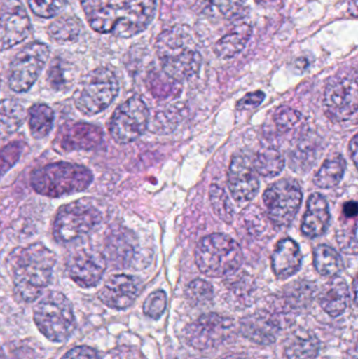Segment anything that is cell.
Wrapping results in <instances>:
<instances>
[{"label":"cell","instance_id":"5bb4252c","mask_svg":"<svg viewBox=\"0 0 358 359\" xmlns=\"http://www.w3.org/2000/svg\"><path fill=\"white\" fill-rule=\"evenodd\" d=\"M106 267V257L100 251L92 249L75 251L67 263L69 278L83 288L97 286Z\"/></svg>","mask_w":358,"mask_h":359},{"label":"cell","instance_id":"8d00e7d4","mask_svg":"<svg viewBox=\"0 0 358 359\" xmlns=\"http://www.w3.org/2000/svg\"><path fill=\"white\" fill-rule=\"evenodd\" d=\"M302 115L291 107H281L275 113V123L280 132H289L300 123Z\"/></svg>","mask_w":358,"mask_h":359},{"label":"cell","instance_id":"7bdbcfd3","mask_svg":"<svg viewBox=\"0 0 358 359\" xmlns=\"http://www.w3.org/2000/svg\"><path fill=\"white\" fill-rule=\"evenodd\" d=\"M357 203L352 201V202H348L345 204L344 206V213L346 217H357Z\"/></svg>","mask_w":358,"mask_h":359},{"label":"cell","instance_id":"52a82bcc","mask_svg":"<svg viewBox=\"0 0 358 359\" xmlns=\"http://www.w3.org/2000/svg\"><path fill=\"white\" fill-rule=\"evenodd\" d=\"M119 93L117 76L107 67L88 73L74 95L76 107L85 116H94L106 109Z\"/></svg>","mask_w":358,"mask_h":359},{"label":"cell","instance_id":"1f68e13d","mask_svg":"<svg viewBox=\"0 0 358 359\" xmlns=\"http://www.w3.org/2000/svg\"><path fill=\"white\" fill-rule=\"evenodd\" d=\"M244 217H245V223L248 229L256 236H267V234H268L267 232L270 231L271 226H275L271 223L267 213L265 215L262 209L259 208V207H248V208H246V210L244 211Z\"/></svg>","mask_w":358,"mask_h":359},{"label":"cell","instance_id":"bcb514c9","mask_svg":"<svg viewBox=\"0 0 358 359\" xmlns=\"http://www.w3.org/2000/svg\"><path fill=\"white\" fill-rule=\"evenodd\" d=\"M0 359H6V356L2 353V351H0Z\"/></svg>","mask_w":358,"mask_h":359},{"label":"cell","instance_id":"44dd1931","mask_svg":"<svg viewBox=\"0 0 358 359\" xmlns=\"http://www.w3.org/2000/svg\"><path fill=\"white\" fill-rule=\"evenodd\" d=\"M271 265L280 280L294 276L302 265V253L298 243L291 238L279 241L271 257Z\"/></svg>","mask_w":358,"mask_h":359},{"label":"cell","instance_id":"4dcf8cb0","mask_svg":"<svg viewBox=\"0 0 358 359\" xmlns=\"http://www.w3.org/2000/svg\"><path fill=\"white\" fill-rule=\"evenodd\" d=\"M209 200L219 219L230 224L233 221V207L227 192L221 186L212 184L209 189Z\"/></svg>","mask_w":358,"mask_h":359},{"label":"cell","instance_id":"ac0fdd59","mask_svg":"<svg viewBox=\"0 0 358 359\" xmlns=\"http://www.w3.org/2000/svg\"><path fill=\"white\" fill-rule=\"evenodd\" d=\"M281 329L280 316L266 310H260L246 316L240 322L242 335L258 345L267 346L275 343Z\"/></svg>","mask_w":358,"mask_h":359},{"label":"cell","instance_id":"2e32d148","mask_svg":"<svg viewBox=\"0 0 358 359\" xmlns=\"http://www.w3.org/2000/svg\"><path fill=\"white\" fill-rule=\"evenodd\" d=\"M103 133L94 124L77 122L63 126L57 133L55 147L65 153L90 151L100 144Z\"/></svg>","mask_w":358,"mask_h":359},{"label":"cell","instance_id":"e0dca14e","mask_svg":"<svg viewBox=\"0 0 358 359\" xmlns=\"http://www.w3.org/2000/svg\"><path fill=\"white\" fill-rule=\"evenodd\" d=\"M142 291V283L139 278L128 274H117L109 278L99 291L98 297L107 307L116 310L130 308Z\"/></svg>","mask_w":358,"mask_h":359},{"label":"cell","instance_id":"7402d4cb","mask_svg":"<svg viewBox=\"0 0 358 359\" xmlns=\"http://www.w3.org/2000/svg\"><path fill=\"white\" fill-rule=\"evenodd\" d=\"M319 339L312 331L298 329L286 339L284 352L287 359H315L319 355Z\"/></svg>","mask_w":358,"mask_h":359},{"label":"cell","instance_id":"3957f363","mask_svg":"<svg viewBox=\"0 0 358 359\" xmlns=\"http://www.w3.org/2000/svg\"><path fill=\"white\" fill-rule=\"evenodd\" d=\"M156 48L162 69L172 79L184 81L199 73L202 56L197 42L184 27L162 32L158 36Z\"/></svg>","mask_w":358,"mask_h":359},{"label":"cell","instance_id":"4fadbf2b","mask_svg":"<svg viewBox=\"0 0 358 359\" xmlns=\"http://www.w3.org/2000/svg\"><path fill=\"white\" fill-rule=\"evenodd\" d=\"M50 50L46 44H27L13 59L8 73V86L16 93H25L35 83L48 61Z\"/></svg>","mask_w":358,"mask_h":359},{"label":"cell","instance_id":"cb8c5ba5","mask_svg":"<svg viewBox=\"0 0 358 359\" xmlns=\"http://www.w3.org/2000/svg\"><path fill=\"white\" fill-rule=\"evenodd\" d=\"M252 33V25L249 23H239L216 42L214 53L222 59L237 56L245 48Z\"/></svg>","mask_w":358,"mask_h":359},{"label":"cell","instance_id":"ab89813d","mask_svg":"<svg viewBox=\"0 0 358 359\" xmlns=\"http://www.w3.org/2000/svg\"><path fill=\"white\" fill-rule=\"evenodd\" d=\"M62 359H101L98 352L90 347L80 346L69 350Z\"/></svg>","mask_w":358,"mask_h":359},{"label":"cell","instance_id":"74e56055","mask_svg":"<svg viewBox=\"0 0 358 359\" xmlns=\"http://www.w3.org/2000/svg\"><path fill=\"white\" fill-rule=\"evenodd\" d=\"M180 111L176 109H168L166 111H160L159 115L156 116V132H161V134H168L176 128L180 123Z\"/></svg>","mask_w":358,"mask_h":359},{"label":"cell","instance_id":"5b68a950","mask_svg":"<svg viewBox=\"0 0 358 359\" xmlns=\"http://www.w3.org/2000/svg\"><path fill=\"white\" fill-rule=\"evenodd\" d=\"M195 261L204 276L223 278L231 276L241 267L243 252L230 236L212 233L200 241L195 251Z\"/></svg>","mask_w":358,"mask_h":359},{"label":"cell","instance_id":"7a4b0ae2","mask_svg":"<svg viewBox=\"0 0 358 359\" xmlns=\"http://www.w3.org/2000/svg\"><path fill=\"white\" fill-rule=\"evenodd\" d=\"M56 255L42 244L16 249L11 255L10 268L15 292L25 302L40 297L50 284Z\"/></svg>","mask_w":358,"mask_h":359},{"label":"cell","instance_id":"b9f144b4","mask_svg":"<svg viewBox=\"0 0 358 359\" xmlns=\"http://www.w3.org/2000/svg\"><path fill=\"white\" fill-rule=\"evenodd\" d=\"M48 81L50 86L54 88H60L64 82V77H63V71L61 69L60 65H50V71L48 75Z\"/></svg>","mask_w":358,"mask_h":359},{"label":"cell","instance_id":"30bf717a","mask_svg":"<svg viewBox=\"0 0 358 359\" xmlns=\"http://www.w3.org/2000/svg\"><path fill=\"white\" fill-rule=\"evenodd\" d=\"M357 71L340 74L330 80L324 94L326 114L333 121H347L357 111Z\"/></svg>","mask_w":358,"mask_h":359},{"label":"cell","instance_id":"d6a6232c","mask_svg":"<svg viewBox=\"0 0 358 359\" xmlns=\"http://www.w3.org/2000/svg\"><path fill=\"white\" fill-rule=\"evenodd\" d=\"M186 297L195 306L205 305L214 297V288L206 280L197 278L189 283L186 288Z\"/></svg>","mask_w":358,"mask_h":359},{"label":"cell","instance_id":"f546056e","mask_svg":"<svg viewBox=\"0 0 358 359\" xmlns=\"http://www.w3.org/2000/svg\"><path fill=\"white\" fill-rule=\"evenodd\" d=\"M25 119V109L16 101L8 99L0 101V133L15 132Z\"/></svg>","mask_w":358,"mask_h":359},{"label":"cell","instance_id":"60d3db41","mask_svg":"<svg viewBox=\"0 0 358 359\" xmlns=\"http://www.w3.org/2000/svg\"><path fill=\"white\" fill-rule=\"evenodd\" d=\"M265 99V94L261 90L258 92L249 93L246 95L244 98L237 102V109H254L258 107L259 105L262 104L263 101Z\"/></svg>","mask_w":358,"mask_h":359},{"label":"cell","instance_id":"6da1fadb","mask_svg":"<svg viewBox=\"0 0 358 359\" xmlns=\"http://www.w3.org/2000/svg\"><path fill=\"white\" fill-rule=\"evenodd\" d=\"M88 25L103 34L130 38L144 31L156 13V0H80Z\"/></svg>","mask_w":358,"mask_h":359},{"label":"cell","instance_id":"ee69618b","mask_svg":"<svg viewBox=\"0 0 358 359\" xmlns=\"http://www.w3.org/2000/svg\"><path fill=\"white\" fill-rule=\"evenodd\" d=\"M357 135H355L351 140L350 145H349V151H350L351 158H352L354 165L357 164Z\"/></svg>","mask_w":358,"mask_h":359},{"label":"cell","instance_id":"f35d334b","mask_svg":"<svg viewBox=\"0 0 358 359\" xmlns=\"http://www.w3.org/2000/svg\"><path fill=\"white\" fill-rule=\"evenodd\" d=\"M210 8L216 10L224 18H240L242 15V6L237 0H208Z\"/></svg>","mask_w":358,"mask_h":359},{"label":"cell","instance_id":"9c48e42d","mask_svg":"<svg viewBox=\"0 0 358 359\" xmlns=\"http://www.w3.org/2000/svg\"><path fill=\"white\" fill-rule=\"evenodd\" d=\"M302 200L301 186L298 182L290 179L271 184L263 194L267 215L271 223L277 228L291 225L300 210Z\"/></svg>","mask_w":358,"mask_h":359},{"label":"cell","instance_id":"f1b7e54d","mask_svg":"<svg viewBox=\"0 0 358 359\" xmlns=\"http://www.w3.org/2000/svg\"><path fill=\"white\" fill-rule=\"evenodd\" d=\"M81 22L71 16H62L53 21L48 27V35L58 42H74L81 33Z\"/></svg>","mask_w":358,"mask_h":359},{"label":"cell","instance_id":"8992f818","mask_svg":"<svg viewBox=\"0 0 358 359\" xmlns=\"http://www.w3.org/2000/svg\"><path fill=\"white\" fill-rule=\"evenodd\" d=\"M34 322L40 332L50 341H67L76 327L71 302L57 291L46 293L34 308Z\"/></svg>","mask_w":358,"mask_h":359},{"label":"cell","instance_id":"d4e9b609","mask_svg":"<svg viewBox=\"0 0 358 359\" xmlns=\"http://www.w3.org/2000/svg\"><path fill=\"white\" fill-rule=\"evenodd\" d=\"M313 264L317 271L326 278H336L344 268L340 253L328 245H319L315 249Z\"/></svg>","mask_w":358,"mask_h":359},{"label":"cell","instance_id":"8fae6325","mask_svg":"<svg viewBox=\"0 0 358 359\" xmlns=\"http://www.w3.org/2000/svg\"><path fill=\"white\" fill-rule=\"evenodd\" d=\"M149 111L139 97H132L122 103L109 122V134L119 144H128L142 136L149 126Z\"/></svg>","mask_w":358,"mask_h":359},{"label":"cell","instance_id":"4316f807","mask_svg":"<svg viewBox=\"0 0 358 359\" xmlns=\"http://www.w3.org/2000/svg\"><path fill=\"white\" fill-rule=\"evenodd\" d=\"M285 165V160L277 149L266 147L261 149L254 158V166L256 174L265 178L279 176Z\"/></svg>","mask_w":358,"mask_h":359},{"label":"cell","instance_id":"d590c367","mask_svg":"<svg viewBox=\"0 0 358 359\" xmlns=\"http://www.w3.org/2000/svg\"><path fill=\"white\" fill-rule=\"evenodd\" d=\"M167 305V297L163 290L151 293L143 304V312L149 318L158 320L163 316Z\"/></svg>","mask_w":358,"mask_h":359},{"label":"cell","instance_id":"603a6c76","mask_svg":"<svg viewBox=\"0 0 358 359\" xmlns=\"http://www.w3.org/2000/svg\"><path fill=\"white\" fill-rule=\"evenodd\" d=\"M350 291L344 280L334 278L326 285L319 295V305L324 311L331 316L338 318L346 311L348 307Z\"/></svg>","mask_w":358,"mask_h":359},{"label":"cell","instance_id":"ba28073f","mask_svg":"<svg viewBox=\"0 0 358 359\" xmlns=\"http://www.w3.org/2000/svg\"><path fill=\"white\" fill-rule=\"evenodd\" d=\"M100 222L101 212L92 203L71 202L59 209L55 217L53 234L57 242H74L92 231Z\"/></svg>","mask_w":358,"mask_h":359},{"label":"cell","instance_id":"e575fe53","mask_svg":"<svg viewBox=\"0 0 358 359\" xmlns=\"http://www.w3.org/2000/svg\"><path fill=\"white\" fill-rule=\"evenodd\" d=\"M67 4V0H29L32 12L43 18L57 16Z\"/></svg>","mask_w":358,"mask_h":359},{"label":"cell","instance_id":"ffe728a7","mask_svg":"<svg viewBox=\"0 0 358 359\" xmlns=\"http://www.w3.org/2000/svg\"><path fill=\"white\" fill-rule=\"evenodd\" d=\"M329 205L325 196L321 194H312L307 203L306 212L303 217L301 230L309 238H319L327 231L329 227Z\"/></svg>","mask_w":358,"mask_h":359},{"label":"cell","instance_id":"9a60e30c","mask_svg":"<svg viewBox=\"0 0 358 359\" xmlns=\"http://www.w3.org/2000/svg\"><path fill=\"white\" fill-rule=\"evenodd\" d=\"M31 21L19 0H10L0 13V50H8L29 37Z\"/></svg>","mask_w":358,"mask_h":359},{"label":"cell","instance_id":"7c38bea8","mask_svg":"<svg viewBox=\"0 0 358 359\" xmlns=\"http://www.w3.org/2000/svg\"><path fill=\"white\" fill-rule=\"evenodd\" d=\"M233 334V320L218 313L203 314L185 329L187 344L201 351L220 347Z\"/></svg>","mask_w":358,"mask_h":359},{"label":"cell","instance_id":"484cf974","mask_svg":"<svg viewBox=\"0 0 358 359\" xmlns=\"http://www.w3.org/2000/svg\"><path fill=\"white\" fill-rule=\"evenodd\" d=\"M345 172H346V160L343 156L336 154L324 162L319 172L315 174V184L319 188H325V189L336 187L344 178Z\"/></svg>","mask_w":358,"mask_h":359},{"label":"cell","instance_id":"83f0119b","mask_svg":"<svg viewBox=\"0 0 358 359\" xmlns=\"http://www.w3.org/2000/svg\"><path fill=\"white\" fill-rule=\"evenodd\" d=\"M54 118V111L48 105H33L29 109V128L33 138H46L52 130Z\"/></svg>","mask_w":358,"mask_h":359},{"label":"cell","instance_id":"277c9868","mask_svg":"<svg viewBox=\"0 0 358 359\" xmlns=\"http://www.w3.org/2000/svg\"><path fill=\"white\" fill-rule=\"evenodd\" d=\"M94 181L85 166L69 162H57L42 166L31 175V185L37 194L48 198H60L84 191Z\"/></svg>","mask_w":358,"mask_h":359},{"label":"cell","instance_id":"d6986e66","mask_svg":"<svg viewBox=\"0 0 358 359\" xmlns=\"http://www.w3.org/2000/svg\"><path fill=\"white\" fill-rule=\"evenodd\" d=\"M228 186L233 198L239 203H248L258 194V176L252 164L244 156H235L231 160Z\"/></svg>","mask_w":358,"mask_h":359},{"label":"cell","instance_id":"836d02e7","mask_svg":"<svg viewBox=\"0 0 358 359\" xmlns=\"http://www.w3.org/2000/svg\"><path fill=\"white\" fill-rule=\"evenodd\" d=\"M25 144L21 141H13L0 151V176L8 172L20 159Z\"/></svg>","mask_w":358,"mask_h":359},{"label":"cell","instance_id":"f6af8a7d","mask_svg":"<svg viewBox=\"0 0 358 359\" xmlns=\"http://www.w3.org/2000/svg\"><path fill=\"white\" fill-rule=\"evenodd\" d=\"M220 359H249L247 356L244 355V354L241 353H233L228 354V355L223 356L222 358Z\"/></svg>","mask_w":358,"mask_h":359}]
</instances>
